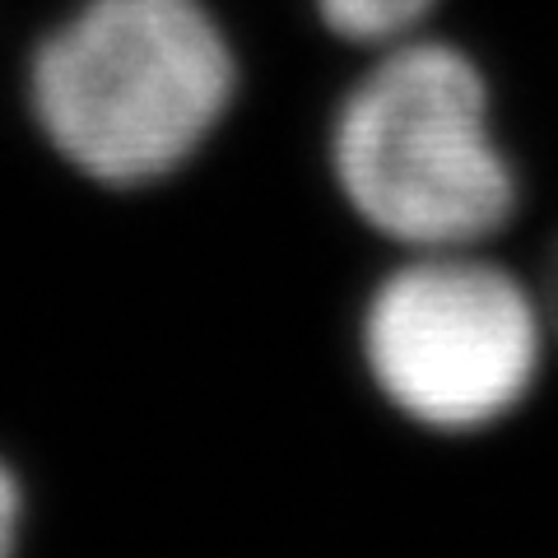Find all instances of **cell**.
<instances>
[{
  "mask_svg": "<svg viewBox=\"0 0 558 558\" xmlns=\"http://www.w3.org/2000/svg\"><path fill=\"white\" fill-rule=\"evenodd\" d=\"M488 65L451 38L410 33L330 112L326 163L344 209L381 247H512L531 219V178L502 131Z\"/></svg>",
  "mask_w": 558,
  "mask_h": 558,
  "instance_id": "1",
  "label": "cell"
},
{
  "mask_svg": "<svg viewBox=\"0 0 558 558\" xmlns=\"http://www.w3.org/2000/svg\"><path fill=\"white\" fill-rule=\"evenodd\" d=\"M354 354L400 428L470 442L535 405L558 326L535 270L508 247L400 252L363 293Z\"/></svg>",
  "mask_w": 558,
  "mask_h": 558,
  "instance_id": "2",
  "label": "cell"
},
{
  "mask_svg": "<svg viewBox=\"0 0 558 558\" xmlns=\"http://www.w3.org/2000/svg\"><path fill=\"white\" fill-rule=\"evenodd\" d=\"M233 94V43L201 0H84L28 65L47 145L102 186H149L196 159Z\"/></svg>",
  "mask_w": 558,
  "mask_h": 558,
  "instance_id": "3",
  "label": "cell"
},
{
  "mask_svg": "<svg viewBox=\"0 0 558 558\" xmlns=\"http://www.w3.org/2000/svg\"><path fill=\"white\" fill-rule=\"evenodd\" d=\"M438 0H317L322 24L354 47H387L424 28Z\"/></svg>",
  "mask_w": 558,
  "mask_h": 558,
  "instance_id": "4",
  "label": "cell"
},
{
  "mask_svg": "<svg viewBox=\"0 0 558 558\" xmlns=\"http://www.w3.org/2000/svg\"><path fill=\"white\" fill-rule=\"evenodd\" d=\"M20 531H24V488L20 475L0 461V558L20 554Z\"/></svg>",
  "mask_w": 558,
  "mask_h": 558,
  "instance_id": "5",
  "label": "cell"
}]
</instances>
